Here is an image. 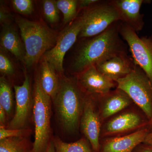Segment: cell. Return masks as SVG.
<instances>
[{"instance_id": "obj_1", "label": "cell", "mask_w": 152, "mask_h": 152, "mask_svg": "<svg viewBox=\"0 0 152 152\" xmlns=\"http://www.w3.org/2000/svg\"><path fill=\"white\" fill-rule=\"evenodd\" d=\"M115 23L102 34L88 40L79 48L71 66L79 74L98 63L124 52L119 36V26Z\"/></svg>"}, {"instance_id": "obj_9", "label": "cell", "mask_w": 152, "mask_h": 152, "mask_svg": "<svg viewBox=\"0 0 152 152\" xmlns=\"http://www.w3.org/2000/svg\"><path fill=\"white\" fill-rule=\"evenodd\" d=\"M149 120L134 110L116 114L102 126L101 137H111L130 134L148 126Z\"/></svg>"}, {"instance_id": "obj_22", "label": "cell", "mask_w": 152, "mask_h": 152, "mask_svg": "<svg viewBox=\"0 0 152 152\" xmlns=\"http://www.w3.org/2000/svg\"><path fill=\"white\" fill-rule=\"evenodd\" d=\"M59 10L64 15L65 23L75 18L78 12V1L76 0H58L56 1Z\"/></svg>"}, {"instance_id": "obj_3", "label": "cell", "mask_w": 152, "mask_h": 152, "mask_svg": "<svg viewBox=\"0 0 152 152\" xmlns=\"http://www.w3.org/2000/svg\"><path fill=\"white\" fill-rule=\"evenodd\" d=\"M18 26L25 50L24 63L30 69L38 62L45 53L54 47L58 36L42 22L33 21L17 17Z\"/></svg>"}, {"instance_id": "obj_17", "label": "cell", "mask_w": 152, "mask_h": 152, "mask_svg": "<svg viewBox=\"0 0 152 152\" xmlns=\"http://www.w3.org/2000/svg\"><path fill=\"white\" fill-rule=\"evenodd\" d=\"M1 48L10 52L23 63H24V45L15 27L11 23L2 25L0 35Z\"/></svg>"}, {"instance_id": "obj_20", "label": "cell", "mask_w": 152, "mask_h": 152, "mask_svg": "<svg viewBox=\"0 0 152 152\" xmlns=\"http://www.w3.org/2000/svg\"><path fill=\"white\" fill-rule=\"evenodd\" d=\"M27 137H15L0 140V152H31Z\"/></svg>"}, {"instance_id": "obj_28", "label": "cell", "mask_w": 152, "mask_h": 152, "mask_svg": "<svg viewBox=\"0 0 152 152\" xmlns=\"http://www.w3.org/2000/svg\"><path fill=\"white\" fill-rule=\"evenodd\" d=\"M98 0H81L78 1V11L83 9H87L99 2Z\"/></svg>"}, {"instance_id": "obj_26", "label": "cell", "mask_w": 152, "mask_h": 152, "mask_svg": "<svg viewBox=\"0 0 152 152\" xmlns=\"http://www.w3.org/2000/svg\"><path fill=\"white\" fill-rule=\"evenodd\" d=\"M31 130L23 129H11L6 127L0 128V140L15 137H27L31 133Z\"/></svg>"}, {"instance_id": "obj_6", "label": "cell", "mask_w": 152, "mask_h": 152, "mask_svg": "<svg viewBox=\"0 0 152 152\" xmlns=\"http://www.w3.org/2000/svg\"><path fill=\"white\" fill-rule=\"evenodd\" d=\"M83 24L79 37H94L120 21L118 11L110 2L99 1L86 9L82 15Z\"/></svg>"}, {"instance_id": "obj_29", "label": "cell", "mask_w": 152, "mask_h": 152, "mask_svg": "<svg viewBox=\"0 0 152 152\" xmlns=\"http://www.w3.org/2000/svg\"><path fill=\"white\" fill-rule=\"evenodd\" d=\"M132 152H152V146L142 143L137 146Z\"/></svg>"}, {"instance_id": "obj_18", "label": "cell", "mask_w": 152, "mask_h": 152, "mask_svg": "<svg viewBox=\"0 0 152 152\" xmlns=\"http://www.w3.org/2000/svg\"><path fill=\"white\" fill-rule=\"evenodd\" d=\"M42 59L39 73L40 83L44 91L50 96L53 100L58 91L59 79L57 75L54 68L47 61Z\"/></svg>"}, {"instance_id": "obj_14", "label": "cell", "mask_w": 152, "mask_h": 152, "mask_svg": "<svg viewBox=\"0 0 152 152\" xmlns=\"http://www.w3.org/2000/svg\"><path fill=\"white\" fill-rule=\"evenodd\" d=\"M96 96L102 122L126 110L133 102L126 93L117 88L104 94Z\"/></svg>"}, {"instance_id": "obj_10", "label": "cell", "mask_w": 152, "mask_h": 152, "mask_svg": "<svg viewBox=\"0 0 152 152\" xmlns=\"http://www.w3.org/2000/svg\"><path fill=\"white\" fill-rule=\"evenodd\" d=\"M102 123L96 95L86 94L80 124L94 152L99 151Z\"/></svg>"}, {"instance_id": "obj_33", "label": "cell", "mask_w": 152, "mask_h": 152, "mask_svg": "<svg viewBox=\"0 0 152 152\" xmlns=\"http://www.w3.org/2000/svg\"><path fill=\"white\" fill-rule=\"evenodd\" d=\"M148 126L149 127L152 128V115L151 119L149 121Z\"/></svg>"}, {"instance_id": "obj_21", "label": "cell", "mask_w": 152, "mask_h": 152, "mask_svg": "<svg viewBox=\"0 0 152 152\" xmlns=\"http://www.w3.org/2000/svg\"><path fill=\"white\" fill-rule=\"evenodd\" d=\"M14 96L12 90L9 82L4 77L0 78V106L5 111L7 116L11 115L13 111Z\"/></svg>"}, {"instance_id": "obj_12", "label": "cell", "mask_w": 152, "mask_h": 152, "mask_svg": "<svg viewBox=\"0 0 152 152\" xmlns=\"http://www.w3.org/2000/svg\"><path fill=\"white\" fill-rule=\"evenodd\" d=\"M76 79L79 86L87 94H104L110 91L116 85L115 82L98 70L95 66L78 74Z\"/></svg>"}, {"instance_id": "obj_2", "label": "cell", "mask_w": 152, "mask_h": 152, "mask_svg": "<svg viewBox=\"0 0 152 152\" xmlns=\"http://www.w3.org/2000/svg\"><path fill=\"white\" fill-rule=\"evenodd\" d=\"M86 94L77 79L62 77L59 79L58 91L53 101L60 124L66 132L73 133L77 129Z\"/></svg>"}, {"instance_id": "obj_27", "label": "cell", "mask_w": 152, "mask_h": 152, "mask_svg": "<svg viewBox=\"0 0 152 152\" xmlns=\"http://www.w3.org/2000/svg\"><path fill=\"white\" fill-rule=\"evenodd\" d=\"M12 19V16L6 8L1 3V9H0V22L2 25L11 23V20Z\"/></svg>"}, {"instance_id": "obj_34", "label": "cell", "mask_w": 152, "mask_h": 152, "mask_svg": "<svg viewBox=\"0 0 152 152\" xmlns=\"http://www.w3.org/2000/svg\"><path fill=\"white\" fill-rule=\"evenodd\" d=\"M151 38H152V37H151Z\"/></svg>"}, {"instance_id": "obj_5", "label": "cell", "mask_w": 152, "mask_h": 152, "mask_svg": "<svg viewBox=\"0 0 152 152\" xmlns=\"http://www.w3.org/2000/svg\"><path fill=\"white\" fill-rule=\"evenodd\" d=\"M115 83L117 88L126 93L149 121L152 115V85L144 71L135 65L130 73Z\"/></svg>"}, {"instance_id": "obj_24", "label": "cell", "mask_w": 152, "mask_h": 152, "mask_svg": "<svg viewBox=\"0 0 152 152\" xmlns=\"http://www.w3.org/2000/svg\"><path fill=\"white\" fill-rule=\"evenodd\" d=\"M12 4L15 10L22 15H31L34 11V4L31 0H13Z\"/></svg>"}, {"instance_id": "obj_30", "label": "cell", "mask_w": 152, "mask_h": 152, "mask_svg": "<svg viewBox=\"0 0 152 152\" xmlns=\"http://www.w3.org/2000/svg\"><path fill=\"white\" fill-rule=\"evenodd\" d=\"M7 114L5 110L1 106H0V124L1 126L5 127Z\"/></svg>"}, {"instance_id": "obj_11", "label": "cell", "mask_w": 152, "mask_h": 152, "mask_svg": "<svg viewBox=\"0 0 152 152\" xmlns=\"http://www.w3.org/2000/svg\"><path fill=\"white\" fill-rule=\"evenodd\" d=\"M25 79L21 86H14L15 96L16 105L15 113L12 119L6 128L11 129H26L32 109L34 99L31 93L29 77L26 70Z\"/></svg>"}, {"instance_id": "obj_13", "label": "cell", "mask_w": 152, "mask_h": 152, "mask_svg": "<svg viewBox=\"0 0 152 152\" xmlns=\"http://www.w3.org/2000/svg\"><path fill=\"white\" fill-rule=\"evenodd\" d=\"M149 132L146 126L130 134L105 138L100 141L99 152H132L137 146L144 142Z\"/></svg>"}, {"instance_id": "obj_4", "label": "cell", "mask_w": 152, "mask_h": 152, "mask_svg": "<svg viewBox=\"0 0 152 152\" xmlns=\"http://www.w3.org/2000/svg\"><path fill=\"white\" fill-rule=\"evenodd\" d=\"M33 99L35 137L31 152H45L52 140L50 119L52 100L42 89L39 74L35 80Z\"/></svg>"}, {"instance_id": "obj_19", "label": "cell", "mask_w": 152, "mask_h": 152, "mask_svg": "<svg viewBox=\"0 0 152 152\" xmlns=\"http://www.w3.org/2000/svg\"><path fill=\"white\" fill-rule=\"evenodd\" d=\"M55 152H94L91 144L86 138L74 142H63L58 138L52 139Z\"/></svg>"}, {"instance_id": "obj_23", "label": "cell", "mask_w": 152, "mask_h": 152, "mask_svg": "<svg viewBox=\"0 0 152 152\" xmlns=\"http://www.w3.org/2000/svg\"><path fill=\"white\" fill-rule=\"evenodd\" d=\"M44 15L47 20L51 23H55L59 19V10L57 7L56 1L53 0L43 1Z\"/></svg>"}, {"instance_id": "obj_16", "label": "cell", "mask_w": 152, "mask_h": 152, "mask_svg": "<svg viewBox=\"0 0 152 152\" xmlns=\"http://www.w3.org/2000/svg\"><path fill=\"white\" fill-rule=\"evenodd\" d=\"M118 11L120 21L136 32L142 29L143 15L140 12L142 0H114L110 1Z\"/></svg>"}, {"instance_id": "obj_31", "label": "cell", "mask_w": 152, "mask_h": 152, "mask_svg": "<svg viewBox=\"0 0 152 152\" xmlns=\"http://www.w3.org/2000/svg\"><path fill=\"white\" fill-rule=\"evenodd\" d=\"M143 143L152 146V131L148 133Z\"/></svg>"}, {"instance_id": "obj_25", "label": "cell", "mask_w": 152, "mask_h": 152, "mask_svg": "<svg viewBox=\"0 0 152 152\" xmlns=\"http://www.w3.org/2000/svg\"><path fill=\"white\" fill-rule=\"evenodd\" d=\"M5 51L1 48L0 50V71L4 75H13L15 69L12 63L5 53Z\"/></svg>"}, {"instance_id": "obj_7", "label": "cell", "mask_w": 152, "mask_h": 152, "mask_svg": "<svg viewBox=\"0 0 152 152\" xmlns=\"http://www.w3.org/2000/svg\"><path fill=\"white\" fill-rule=\"evenodd\" d=\"M136 32L123 23L119 26L120 35L127 43L134 64L144 71L152 85V39L140 38Z\"/></svg>"}, {"instance_id": "obj_8", "label": "cell", "mask_w": 152, "mask_h": 152, "mask_svg": "<svg viewBox=\"0 0 152 152\" xmlns=\"http://www.w3.org/2000/svg\"><path fill=\"white\" fill-rule=\"evenodd\" d=\"M83 24L82 16L75 19L58 36L55 46L43 56V59L50 63L60 74H62L64 72L63 62L65 55L79 37Z\"/></svg>"}, {"instance_id": "obj_32", "label": "cell", "mask_w": 152, "mask_h": 152, "mask_svg": "<svg viewBox=\"0 0 152 152\" xmlns=\"http://www.w3.org/2000/svg\"><path fill=\"white\" fill-rule=\"evenodd\" d=\"M45 152H55L54 146L52 141V139L47 148Z\"/></svg>"}, {"instance_id": "obj_15", "label": "cell", "mask_w": 152, "mask_h": 152, "mask_svg": "<svg viewBox=\"0 0 152 152\" xmlns=\"http://www.w3.org/2000/svg\"><path fill=\"white\" fill-rule=\"evenodd\" d=\"M95 66L102 73L115 82L130 73L135 64L123 52L98 63Z\"/></svg>"}]
</instances>
